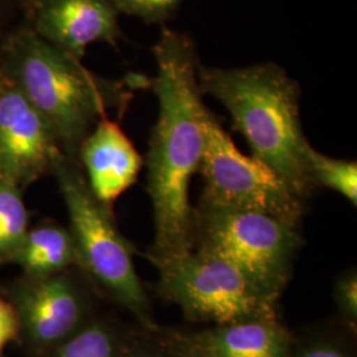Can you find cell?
<instances>
[{"instance_id":"obj_1","label":"cell","mask_w":357,"mask_h":357,"mask_svg":"<svg viewBox=\"0 0 357 357\" xmlns=\"http://www.w3.org/2000/svg\"><path fill=\"white\" fill-rule=\"evenodd\" d=\"M153 53L156 75L150 88L158 97L159 114L146 166L155 222L147 258L155 264L193 250L190 184L204 153L208 107L197 81L199 56L188 35L163 26Z\"/></svg>"},{"instance_id":"obj_2","label":"cell","mask_w":357,"mask_h":357,"mask_svg":"<svg viewBox=\"0 0 357 357\" xmlns=\"http://www.w3.org/2000/svg\"><path fill=\"white\" fill-rule=\"evenodd\" d=\"M3 73L51 125L65 156L79 163L90 131L110 110L125 113L134 90L150 78L107 79L89 72L81 60L40 38L31 28L19 31L3 47Z\"/></svg>"},{"instance_id":"obj_3","label":"cell","mask_w":357,"mask_h":357,"mask_svg":"<svg viewBox=\"0 0 357 357\" xmlns=\"http://www.w3.org/2000/svg\"><path fill=\"white\" fill-rule=\"evenodd\" d=\"M202 94L222 103L252 156L271 167L303 199L314 190L307 172L308 141L303 134L301 88L273 63L245 68L199 66Z\"/></svg>"},{"instance_id":"obj_4","label":"cell","mask_w":357,"mask_h":357,"mask_svg":"<svg viewBox=\"0 0 357 357\" xmlns=\"http://www.w3.org/2000/svg\"><path fill=\"white\" fill-rule=\"evenodd\" d=\"M302 241L298 227L275 217L202 202L193 208V249L229 262L277 301Z\"/></svg>"},{"instance_id":"obj_5","label":"cell","mask_w":357,"mask_h":357,"mask_svg":"<svg viewBox=\"0 0 357 357\" xmlns=\"http://www.w3.org/2000/svg\"><path fill=\"white\" fill-rule=\"evenodd\" d=\"M52 174L69 213L78 264L146 327L155 328L147 296L134 266V248L116 229L112 211L94 196L79 163L64 155Z\"/></svg>"},{"instance_id":"obj_6","label":"cell","mask_w":357,"mask_h":357,"mask_svg":"<svg viewBox=\"0 0 357 357\" xmlns=\"http://www.w3.org/2000/svg\"><path fill=\"white\" fill-rule=\"evenodd\" d=\"M153 265L160 274V295L178 305L190 319L216 326L278 319V301L221 258L192 250Z\"/></svg>"},{"instance_id":"obj_7","label":"cell","mask_w":357,"mask_h":357,"mask_svg":"<svg viewBox=\"0 0 357 357\" xmlns=\"http://www.w3.org/2000/svg\"><path fill=\"white\" fill-rule=\"evenodd\" d=\"M205 149L199 172L204 180L200 202L258 212L298 227L305 200L268 165L243 155L209 109Z\"/></svg>"},{"instance_id":"obj_8","label":"cell","mask_w":357,"mask_h":357,"mask_svg":"<svg viewBox=\"0 0 357 357\" xmlns=\"http://www.w3.org/2000/svg\"><path fill=\"white\" fill-rule=\"evenodd\" d=\"M64 156L51 125L6 76L0 91V180L32 184Z\"/></svg>"},{"instance_id":"obj_9","label":"cell","mask_w":357,"mask_h":357,"mask_svg":"<svg viewBox=\"0 0 357 357\" xmlns=\"http://www.w3.org/2000/svg\"><path fill=\"white\" fill-rule=\"evenodd\" d=\"M32 31L78 60L94 43L118 45L122 38L110 0H29Z\"/></svg>"},{"instance_id":"obj_10","label":"cell","mask_w":357,"mask_h":357,"mask_svg":"<svg viewBox=\"0 0 357 357\" xmlns=\"http://www.w3.org/2000/svg\"><path fill=\"white\" fill-rule=\"evenodd\" d=\"M294 337L275 320H243L171 337L174 357H291Z\"/></svg>"},{"instance_id":"obj_11","label":"cell","mask_w":357,"mask_h":357,"mask_svg":"<svg viewBox=\"0 0 357 357\" xmlns=\"http://www.w3.org/2000/svg\"><path fill=\"white\" fill-rule=\"evenodd\" d=\"M90 190L105 206L112 209L115 200L132 187L143 167V158L121 126L103 116L79 150Z\"/></svg>"},{"instance_id":"obj_12","label":"cell","mask_w":357,"mask_h":357,"mask_svg":"<svg viewBox=\"0 0 357 357\" xmlns=\"http://www.w3.org/2000/svg\"><path fill=\"white\" fill-rule=\"evenodd\" d=\"M19 324L36 344L63 342L82 319V303L70 281L59 274L38 277L24 286L16 299Z\"/></svg>"},{"instance_id":"obj_13","label":"cell","mask_w":357,"mask_h":357,"mask_svg":"<svg viewBox=\"0 0 357 357\" xmlns=\"http://www.w3.org/2000/svg\"><path fill=\"white\" fill-rule=\"evenodd\" d=\"M13 262L33 278L54 275L78 262L76 245L70 230L44 225L28 230Z\"/></svg>"},{"instance_id":"obj_14","label":"cell","mask_w":357,"mask_h":357,"mask_svg":"<svg viewBox=\"0 0 357 357\" xmlns=\"http://www.w3.org/2000/svg\"><path fill=\"white\" fill-rule=\"evenodd\" d=\"M28 230L22 188L0 180V265L13 262Z\"/></svg>"},{"instance_id":"obj_15","label":"cell","mask_w":357,"mask_h":357,"mask_svg":"<svg viewBox=\"0 0 357 357\" xmlns=\"http://www.w3.org/2000/svg\"><path fill=\"white\" fill-rule=\"evenodd\" d=\"M307 172L311 184L340 193L354 205H357V163L352 160L333 159L317 151L308 144L306 153Z\"/></svg>"},{"instance_id":"obj_16","label":"cell","mask_w":357,"mask_h":357,"mask_svg":"<svg viewBox=\"0 0 357 357\" xmlns=\"http://www.w3.org/2000/svg\"><path fill=\"white\" fill-rule=\"evenodd\" d=\"M54 357H118V351L112 332L96 323L66 337Z\"/></svg>"},{"instance_id":"obj_17","label":"cell","mask_w":357,"mask_h":357,"mask_svg":"<svg viewBox=\"0 0 357 357\" xmlns=\"http://www.w3.org/2000/svg\"><path fill=\"white\" fill-rule=\"evenodd\" d=\"M118 13L134 16L147 24H163L185 0H110Z\"/></svg>"},{"instance_id":"obj_18","label":"cell","mask_w":357,"mask_h":357,"mask_svg":"<svg viewBox=\"0 0 357 357\" xmlns=\"http://www.w3.org/2000/svg\"><path fill=\"white\" fill-rule=\"evenodd\" d=\"M333 298L342 317L351 326H356L357 321V274L355 270H349L335 283Z\"/></svg>"},{"instance_id":"obj_19","label":"cell","mask_w":357,"mask_h":357,"mask_svg":"<svg viewBox=\"0 0 357 357\" xmlns=\"http://www.w3.org/2000/svg\"><path fill=\"white\" fill-rule=\"evenodd\" d=\"M291 357H354L351 348L342 340L317 337L305 343L294 342Z\"/></svg>"},{"instance_id":"obj_20","label":"cell","mask_w":357,"mask_h":357,"mask_svg":"<svg viewBox=\"0 0 357 357\" xmlns=\"http://www.w3.org/2000/svg\"><path fill=\"white\" fill-rule=\"evenodd\" d=\"M19 319L13 305L0 298V355L19 331Z\"/></svg>"},{"instance_id":"obj_21","label":"cell","mask_w":357,"mask_h":357,"mask_svg":"<svg viewBox=\"0 0 357 357\" xmlns=\"http://www.w3.org/2000/svg\"><path fill=\"white\" fill-rule=\"evenodd\" d=\"M128 357H168L166 355H163L162 352H156V351H151V349H139V351H135L132 352ZM171 357L172 355H171Z\"/></svg>"},{"instance_id":"obj_22","label":"cell","mask_w":357,"mask_h":357,"mask_svg":"<svg viewBox=\"0 0 357 357\" xmlns=\"http://www.w3.org/2000/svg\"><path fill=\"white\" fill-rule=\"evenodd\" d=\"M4 84H6V75L3 73V70H0V91L3 89Z\"/></svg>"}]
</instances>
